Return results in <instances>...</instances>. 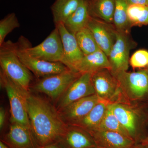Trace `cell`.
Returning a JSON list of instances; mask_svg holds the SVG:
<instances>
[{
    "label": "cell",
    "mask_w": 148,
    "mask_h": 148,
    "mask_svg": "<svg viewBox=\"0 0 148 148\" xmlns=\"http://www.w3.org/2000/svg\"><path fill=\"white\" fill-rule=\"evenodd\" d=\"M11 148H36L37 145L30 127L12 123L6 136Z\"/></svg>",
    "instance_id": "16"
},
{
    "label": "cell",
    "mask_w": 148,
    "mask_h": 148,
    "mask_svg": "<svg viewBox=\"0 0 148 148\" xmlns=\"http://www.w3.org/2000/svg\"><path fill=\"white\" fill-rule=\"evenodd\" d=\"M143 144L144 145H148V136L147 138L145 139L143 142Z\"/></svg>",
    "instance_id": "33"
},
{
    "label": "cell",
    "mask_w": 148,
    "mask_h": 148,
    "mask_svg": "<svg viewBox=\"0 0 148 148\" xmlns=\"http://www.w3.org/2000/svg\"><path fill=\"white\" fill-rule=\"evenodd\" d=\"M90 16L87 0H80L77 8L64 24L69 32L75 35L81 29L86 27Z\"/></svg>",
    "instance_id": "19"
},
{
    "label": "cell",
    "mask_w": 148,
    "mask_h": 148,
    "mask_svg": "<svg viewBox=\"0 0 148 148\" xmlns=\"http://www.w3.org/2000/svg\"><path fill=\"white\" fill-rule=\"evenodd\" d=\"M20 26L17 16L13 12L9 14L2 18L0 21V46L5 42L8 35Z\"/></svg>",
    "instance_id": "27"
},
{
    "label": "cell",
    "mask_w": 148,
    "mask_h": 148,
    "mask_svg": "<svg viewBox=\"0 0 148 148\" xmlns=\"http://www.w3.org/2000/svg\"><path fill=\"white\" fill-rule=\"evenodd\" d=\"M89 133L97 147L133 148L135 146L134 139L119 132L96 130Z\"/></svg>",
    "instance_id": "14"
},
{
    "label": "cell",
    "mask_w": 148,
    "mask_h": 148,
    "mask_svg": "<svg viewBox=\"0 0 148 148\" xmlns=\"http://www.w3.org/2000/svg\"><path fill=\"white\" fill-rule=\"evenodd\" d=\"M55 27L59 30L63 45V64L71 71L77 72V67L84 55L78 44L75 35L69 32L64 24H58Z\"/></svg>",
    "instance_id": "11"
},
{
    "label": "cell",
    "mask_w": 148,
    "mask_h": 148,
    "mask_svg": "<svg viewBox=\"0 0 148 148\" xmlns=\"http://www.w3.org/2000/svg\"><path fill=\"white\" fill-rule=\"evenodd\" d=\"M132 46L128 34L117 31L115 42L108 56L113 74L127 71L129 67L130 51Z\"/></svg>",
    "instance_id": "9"
},
{
    "label": "cell",
    "mask_w": 148,
    "mask_h": 148,
    "mask_svg": "<svg viewBox=\"0 0 148 148\" xmlns=\"http://www.w3.org/2000/svg\"><path fill=\"white\" fill-rule=\"evenodd\" d=\"M80 0H55L51 9L55 26L64 24L77 8Z\"/></svg>",
    "instance_id": "22"
},
{
    "label": "cell",
    "mask_w": 148,
    "mask_h": 148,
    "mask_svg": "<svg viewBox=\"0 0 148 148\" xmlns=\"http://www.w3.org/2000/svg\"><path fill=\"white\" fill-rule=\"evenodd\" d=\"M36 148H64L58 143H53L44 146H38Z\"/></svg>",
    "instance_id": "31"
},
{
    "label": "cell",
    "mask_w": 148,
    "mask_h": 148,
    "mask_svg": "<svg viewBox=\"0 0 148 148\" xmlns=\"http://www.w3.org/2000/svg\"><path fill=\"white\" fill-rule=\"evenodd\" d=\"M113 75L121 90L126 92L131 99H139L148 93V71L142 70L132 73L123 71Z\"/></svg>",
    "instance_id": "7"
},
{
    "label": "cell",
    "mask_w": 148,
    "mask_h": 148,
    "mask_svg": "<svg viewBox=\"0 0 148 148\" xmlns=\"http://www.w3.org/2000/svg\"><path fill=\"white\" fill-rule=\"evenodd\" d=\"M110 106L120 123L134 140L136 133V117L134 112L119 103H112Z\"/></svg>",
    "instance_id": "21"
},
{
    "label": "cell",
    "mask_w": 148,
    "mask_h": 148,
    "mask_svg": "<svg viewBox=\"0 0 148 148\" xmlns=\"http://www.w3.org/2000/svg\"><path fill=\"white\" fill-rule=\"evenodd\" d=\"M94 148H98V147H96Z\"/></svg>",
    "instance_id": "37"
},
{
    "label": "cell",
    "mask_w": 148,
    "mask_h": 148,
    "mask_svg": "<svg viewBox=\"0 0 148 148\" xmlns=\"http://www.w3.org/2000/svg\"></svg>",
    "instance_id": "38"
},
{
    "label": "cell",
    "mask_w": 148,
    "mask_h": 148,
    "mask_svg": "<svg viewBox=\"0 0 148 148\" xmlns=\"http://www.w3.org/2000/svg\"><path fill=\"white\" fill-rule=\"evenodd\" d=\"M0 66L10 79L25 93H30L32 73L19 59L16 42L8 40L0 46Z\"/></svg>",
    "instance_id": "2"
},
{
    "label": "cell",
    "mask_w": 148,
    "mask_h": 148,
    "mask_svg": "<svg viewBox=\"0 0 148 148\" xmlns=\"http://www.w3.org/2000/svg\"><path fill=\"white\" fill-rule=\"evenodd\" d=\"M92 80L95 94L103 100L114 103L112 99L121 90L112 71L103 69L92 74Z\"/></svg>",
    "instance_id": "12"
},
{
    "label": "cell",
    "mask_w": 148,
    "mask_h": 148,
    "mask_svg": "<svg viewBox=\"0 0 148 148\" xmlns=\"http://www.w3.org/2000/svg\"><path fill=\"white\" fill-rule=\"evenodd\" d=\"M130 64L133 69L148 66V51L142 49L137 51L131 56Z\"/></svg>",
    "instance_id": "28"
},
{
    "label": "cell",
    "mask_w": 148,
    "mask_h": 148,
    "mask_svg": "<svg viewBox=\"0 0 148 148\" xmlns=\"http://www.w3.org/2000/svg\"><path fill=\"white\" fill-rule=\"evenodd\" d=\"M6 112L5 110L2 107L0 108V129L2 130L3 127L6 119Z\"/></svg>",
    "instance_id": "29"
},
{
    "label": "cell",
    "mask_w": 148,
    "mask_h": 148,
    "mask_svg": "<svg viewBox=\"0 0 148 148\" xmlns=\"http://www.w3.org/2000/svg\"><path fill=\"white\" fill-rule=\"evenodd\" d=\"M127 16L132 26H142L148 24V6L140 5H130Z\"/></svg>",
    "instance_id": "25"
},
{
    "label": "cell",
    "mask_w": 148,
    "mask_h": 148,
    "mask_svg": "<svg viewBox=\"0 0 148 148\" xmlns=\"http://www.w3.org/2000/svg\"><path fill=\"white\" fill-rule=\"evenodd\" d=\"M80 75L79 73L69 70L42 78L33 86V89L57 101Z\"/></svg>",
    "instance_id": "5"
},
{
    "label": "cell",
    "mask_w": 148,
    "mask_h": 148,
    "mask_svg": "<svg viewBox=\"0 0 148 148\" xmlns=\"http://www.w3.org/2000/svg\"><path fill=\"white\" fill-rule=\"evenodd\" d=\"M146 1H147V5L148 6V0H146Z\"/></svg>",
    "instance_id": "36"
},
{
    "label": "cell",
    "mask_w": 148,
    "mask_h": 148,
    "mask_svg": "<svg viewBox=\"0 0 148 148\" xmlns=\"http://www.w3.org/2000/svg\"><path fill=\"white\" fill-rule=\"evenodd\" d=\"M100 49L108 56L116 39V30L110 23L90 16L87 25Z\"/></svg>",
    "instance_id": "10"
},
{
    "label": "cell",
    "mask_w": 148,
    "mask_h": 148,
    "mask_svg": "<svg viewBox=\"0 0 148 148\" xmlns=\"http://www.w3.org/2000/svg\"><path fill=\"white\" fill-rule=\"evenodd\" d=\"M58 143L64 148H94L96 147L89 132L73 125H68Z\"/></svg>",
    "instance_id": "15"
},
{
    "label": "cell",
    "mask_w": 148,
    "mask_h": 148,
    "mask_svg": "<svg viewBox=\"0 0 148 148\" xmlns=\"http://www.w3.org/2000/svg\"><path fill=\"white\" fill-rule=\"evenodd\" d=\"M90 16L107 23H113L115 0H87Z\"/></svg>",
    "instance_id": "20"
},
{
    "label": "cell",
    "mask_w": 148,
    "mask_h": 148,
    "mask_svg": "<svg viewBox=\"0 0 148 148\" xmlns=\"http://www.w3.org/2000/svg\"><path fill=\"white\" fill-rule=\"evenodd\" d=\"M133 148H146L145 147L140 146H135Z\"/></svg>",
    "instance_id": "34"
},
{
    "label": "cell",
    "mask_w": 148,
    "mask_h": 148,
    "mask_svg": "<svg viewBox=\"0 0 148 148\" xmlns=\"http://www.w3.org/2000/svg\"><path fill=\"white\" fill-rule=\"evenodd\" d=\"M103 69L112 71V68L108 57L99 49L88 55L84 56L77 67V72L80 74H93Z\"/></svg>",
    "instance_id": "17"
},
{
    "label": "cell",
    "mask_w": 148,
    "mask_h": 148,
    "mask_svg": "<svg viewBox=\"0 0 148 148\" xmlns=\"http://www.w3.org/2000/svg\"><path fill=\"white\" fill-rule=\"evenodd\" d=\"M29 43V40L21 36L16 42L17 53L22 63L37 77L42 78L70 70L63 63L49 62L32 57L27 51Z\"/></svg>",
    "instance_id": "3"
},
{
    "label": "cell",
    "mask_w": 148,
    "mask_h": 148,
    "mask_svg": "<svg viewBox=\"0 0 148 148\" xmlns=\"http://www.w3.org/2000/svg\"><path fill=\"white\" fill-rule=\"evenodd\" d=\"M0 148H10L2 141L0 142Z\"/></svg>",
    "instance_id": "32"
},
{
    "label": "cell",
    "mask_w": 148,
    "mask_h": 148,
    "mask_svg": "<svg viewBox=\"0 0 148 148\" xmlns=\"http://www.w3.org/2000/svg\"><path fill=\"white\" fill-rule=\"evenodd\" d=\"M27 107L30 127L38 146L58 143L68 127L59 112L45 99L29 93Z\"/></svg>",
    "instance_id": "1"
},
{
    "label": "cell",
    "mask_w": 148,
    "mask_h": 148,
    "mask_svg": "<svg viewBox=\"0 0 148 148\" xmlns=\"http://www.w3.org/2000/svg\"><path fill=\"white\" fill-rule=\"evenodd\" d=\"M102 100L96 94H94L70 104L59 112L66 124L71 125L83 118Z\"/></svg>",
    "instance_id": "13"
},
{
    "label": "cell",
    "mask_w": 148,
    "mask_h": 148,
    "mask_svg": "<svg viewBox=\"0 0 148 148\" xmlns=\"http://www.w3.org/2000/svg\"><path fill=\"white\" fill-rule=\"evenodd\" d=\"M112 103L102 99L83 118L71 125L80 127L88 132L96 130L101 124L108 106Z\"/></svg>",
    "instance_id": "18"
},
{
    "label": "cell",
    "mask_w": 148,
    "mask_h": 148,
    "mask_svg": "<svg viewBox=\"0 0 148 148\" xmlns=\"http://www.w3.org/2000/svg\"><path fill=\"white\" fill-rule=\"evenodd\" d=\"M1 86L5 89L10 105L11 120L16 123L30 127L27 107V94L1 71Z\"/></svg>",
    "instance_id": "4"
},
{
    "label": "cell",
    "mask_w": 148,
    "mask_h": 148,
    "mask_svg": "<svg viewBox=\"0 0 148 148\" xmlns=\"http://www.w3.org/2000/svg\"><path fill=\"white\" fill-rule=\"evenodd\" d=\"M129 5H147L146 0H127Z\"/></svg>",
    "instance_id": "30"
},
{
    "label": "cell",
    "mask_w": 148,
    "mask_h": 148,
    "mask_svg": "<svg viewBox=\"0 0 148 148\" xmlns=\"http://www.w3.org/2000/svg\"><path fill=\"white\" fill-rule=\"evenodd\" d=\"M145 147L146 148H148V145H146V146H145Z\"/></svg>",
    "instance_id": "35"
},
{
    "label": "cell",
    "mask_w": 148,
    "mask_h": 148,
    "mask_svg": "<svg viewBox=\"0 0 148 148\" xmlns=\"http://www.w3.org/2000/svg\"><path fill=\"white\" fill-rule=\"evenodd\" d=\"M75 36L78 44L84 56L88 55L101 49L92 33L87 27L79 30L75 35Z\"/></svg>",
    "instance_id": "24"
},
{
    "label": "cell",
    "mask_w": 148,
    "mask_h": 148,
    "mask_svg": "<svg viewBox=\"0 0 148 148\" xmlns=\"http://www.w3.org/2000/svg\"><path fill=\"white\" fill-rule=\"evenodd\" d=\"M113 24L117 31L128 34L131 24L127 16L128 4L127 0H115Z\"/></svg>",
    "instance_id": "23"
},
{
    "label": "cell",
    "mask_w": 148,
    "mask_h": 148,
    "mask_svg": "<svg viewBox=\"0 0 148 148\" xmlns=\"http://www.w3.org/2000/svg\"><path fill=\"white\" fill-rule=\"evenodd\" d=\"M27 51L29 55L34 58L49 62L64 63L63 45L57 27L40 44L32 47L29 43Z\"/></svg>",
    "instance_id": "6"
},
{
    "label": "cell",
    "mask_w": 148,
    "mask_h": 148,
    "mask_svg": "<svg viewBox=\"0 0 148 148\" xmlns=\"http://www.w3.org/2000/svg\"><path fill=\"white\" fill-rule=\"evenodd\" d=\"M92 74H81L57 101L58 112L70 104L82 98L95 94L92 80Z\"/></svg>",
    "instance_id": "8"
},
{
    "label": "cell",
    "mask_w": 148,
    "mask_h": 148,
    "mask_svg": "<svg viewBox=\"0 0 148 148\" xmlns=\"http://www.w3.org/2000/svg\"><path fill=\"white\" fill-rule=\"evenodd\" d=\"M110 104L108 106L104 117L97 130L118 132L130 137L114 114L110 106Z\"/></svg>",
    "instance_id": "26"
}]
</instances>
